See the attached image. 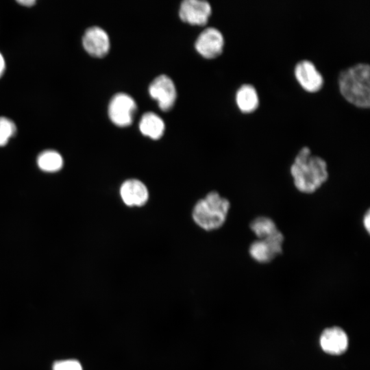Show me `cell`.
I'll list each match as a JSON object with an SVG mask.
<instances>
[{"label": "cell", "instance_id": "cell-6", "mask_svg": "<svg viewBox=\"0 0 370 370\" xmlns=\"http://www.w3.org/2000/svg\"><path fill=\"white\" fill-rule=\"evenodd\" d=\"M150 96L158 101L163 111L170 110L175 101L177 92L172 79L165 75L156 77L149 86Z\"/></svg>", "mask_w": 370, "mask_h": 370}, {"label": "cell", "instance_id": "cell-4", "mask_svg": "<svg viewBox=\"0 0 370 370\" xmlns=\"http://www.w3.org/2000/svg\"><path fill=\"white\" fill-rule=\"evenodd\" d=\"M284 241L280 230L265 238H257L249 245V254L258 263H269L282 253Z\"/></svg>", "mask_w": 370, "mask_h": 370}, {"label": "cell", "instance_id": "cell-12", "mask_svg": "<svg viewBox=\"0 0 370 370\" xmlns=\"http://www.w3.org/2000/svg\"><path fill=\"white\" fill-rule=\"evenodd\" d=\"M319 343L322 350L325 353L340 355L347 350L349 341L346 332L342 328L334 326L323 331Z\"/></svg>", "mask_w": 370, "mask_h": 370}, {"label": "cell", "instance_id": "cell-20", "mask_svg": "<svg viewBox=\"0 0 370 370\" xmlns=\"http://www.w3.org/2000/svg\"><path fill=\"white\" fill-rule=\"evenodd\" d=\"M5 68V64L4 58L2 54L0 53V77L3 75Z\"/></svg>", "mask_w": 370, "mask_h": 370}, {"label": "cell", "instance_id": "cell-8", "mask_svg": "<svg viewBox=\"0 0 370 370\" xmlns=\"http://www.w3.org/2000/svg\"><path fill=\"white\" fill-rule=\"evenodd\" d=\"M294 73L299 84L308 92H316L323 86V75L309 60L299 61L295 66Z\"/></svg>", "mask_w": 370, "mask_h": 370}, {"label": "cell", "instance_id": "cell-19", "mask_svg": "<svg viewBox=\"0 0 370 370\" xmlns=\"http://www.w3.org/2000/svg\"><path fill=\"white\" fill-rule=\"evenodd\" d=\"M362 223H363L365 230L367 232L368 234H369L370 213H369V210H367L366 213L364 214V217L362 219Z\"/></svg>", "mask_w": 370, "mask_h": 370}, {"label": "cell", "instance_id": "cell-18", "mask_svg": "<svg viewBox=\"0 0 370 370\" xmlns=\"http://www.w3.org/2000/svg\"><path fill=\"white\" fill-rule=\"evenodd\" d=\"M53 370H82V367L76 360H64L56 362Z\"/></svg>", "mask_w": 370, "mask_h": 370}, {"label": "cell", "instance_id": "cell-9", "mask_svg": "<svg viewBox=\"0 0 370 370\" xmlns=\"http://www.w3.org/2000/svg\"><path fill=\"white\" fill-rule=\"evenodd\" d=\"M211 12V6L206 1L186 0L180 5L179 14L185 23L204 25L206 24Z\"/></svg>", "mask_w": 370, "mask_h": 370}, {"label": "cell", "instance_id": "cell-3", "mask_svg": "<svg viewBox=\"0 0 370 370\" xmlns=\"http://www.w3.org/2000/svg\"><path fill=\"white\" fill-rule=\"evenodd\" d=\"M230 208L227 199L217 191H210L195 204L192 212L193 219L204 230H215L226 221Z\"/></svg>", "mask_w": 370, "mask_h": 370}, {"label": "cell", "instance_id": "cell-17", "mask_svg": "<svg viewBox=\"0 0 370 370\" xmlns=\"http://www.w3.org/2000/svg\"><path fill=\"white\" fill-rule=\"evenodd\" d=\"M16 132L14 123L4 116H0V146L7 144L9 139Z\"/></svg>", "mask_w": 370, "mask_h": 370}, {"label": "cell", "instance_id": "cell-15", "mask_svg": "<svg viewBox=\"0 0 370 370\" xmlns=\"http://www.w3.org/2000/svg\"><path fill=\"white\" fill-rule=\"evenodd\" d=\"M249 228L257 238H262L273 234L279 230L275 221L267 216H258L249 223Z\"/></svg>", "mask_w": 370, "mask_h": 370}, {"label": "cell", "instance_id": "cell-16", "mask_svg": "<svg viewBox=\"0 0 370 370\" xmlns=\"http://www.w3.org/2000/svg\"><path fill=\"white\" fill-rule=\"evenodd\" d=\"M37 163L41 170L47 172H55L62 169L63 159L57 151L47 150L39 155Z\"/></svg>", "mask_w": 370, "mask_h": 370}, {"label": "cell", "instance_id": "cell-11", "mask_svg": "<svg viewBox=\"0 0 370 370\" xmlns=\"http://www.w3.org/2000/svg\"><path fill=\"white\" fill-rule=\"evenodd\" d=\"M119 193L123 202L129 207H141L149 199V190L139 180L128 179L123 182Z\"/></svg>", "mask_w": 370, "mask_h": 370}, {"label": "cell", "instance_id": "cell-13", "mask_svg": "<svg viewBox=\"0 0 370 370\" xmlns=\"http://www.w3.org/2000/svg\"><path fill=\"white\" fill-rule=\"evenodd\" d=\"M236 102L243 112L254 111L259 105V97L256 88L251 84H243L236 92Z\"/></svg>", "mask_w": 370, "mask_h": 370}, {"label": "cell", "instance_id": "cell-21", "mask_svg": "<svg viewBox=\"0 0 370 370\" xmlns=\"http://www.w3.org/2000/svg\"><path fill=\"white\" fill-rule=\"evenodd\" d=\"M18 3L24 6H32L36 1L34 0H21L18 1Z\"/></svg>", "mask_w": 370, "mask_h": 370}, {"label": "cell", "instance_id": "cell-7", "mask_svg": "<svg viewBox=\"0 0 370 370\" xmlns=\"http://www.w3.org/2000/svg\"><path fill=\"white\" fill-rule=\"evenodd\" d=\"M224 38L222 33L217 28L209 27L198 36L195 49L206 58H214L219 56L223 49Z\"/></svg>", "mask_w": 370, "mask_h": 370}, {"label": "cell", "instance_id": "cell-10", "mask_svg": "<svg viewBox=\"0 0 370 370\" xmlns=\"http://www.w3.org/2000/svg\"><path fill=\"white\" fill-rule=\"evenodd\" d=\"M82 45L86 52L94 57L102 58L110 49L108 34L101 27L94 26L87 29L82 38Z\"/></svg>", "mask_w": 370, "mask_h": 370}, {"label": "cell", "instance_id": "cell-2", "mask_svg": "<svg viewBox=\"0 0 370 370\" xmlns=\"http://www.w3.org/2000/svg\"><path fill=\"white\" fill-rule=\"evenodd\" d=\"M369 64L360 62L342 70L338 77L341 95L351 103L360 108L370 105Z\"/></svg>", "mask_w": 370, "mask_h": 370}, {"label": "cell", "instance_id": "cell-14", "mask_svg": "<svg viewBox=\"0 0 370 370\" xmlns=\"http://www.w3.org/2000/svg\"><path fill=\"white\" fill-rule=\"evenodd\" d=\"M140 132L153 140L160 138L164 132V123L162 119L153 112L144 114L139 123Z\"/></svg>", "mask_w": 370, "mask_h": 370}, {"label": "cell", "instance_id": "cell-1", "mask_svg": "<svg viewBox=\"0 0 370 370\" xmlns=\"http://www.w3.org/2000/svg\"><path fill=\"white\" fill-rule=\"evenodd\" d=\"M293 184L302 193L316 192L328 180V164L321 157L312 155L308 147L299 151L290 167Z\"/></svg>", "mask_w": 370, "mask_h": 370}, {"label": "cell", "instance_id": "cell-5", "mask_svg": "<svg viewBox=\"0 0 370 370\" xmlns=\"http://www.w3.org/2000/svg\"><path fill=\"white\" fill-rule=\"evenodd\" d=\"M135 101L127 94L119 92L113 96L108 106V116L116 126L127 127L132 124L136 111Z\"/></svg>", "mask_w": 370, "mask_h": 370}]
</instances>
